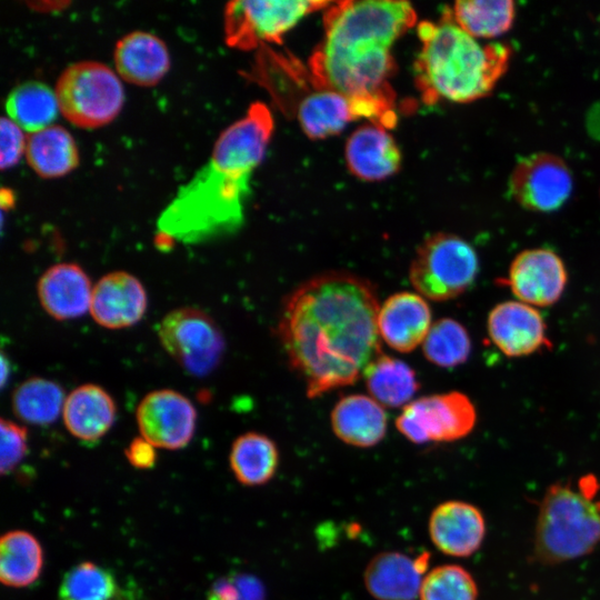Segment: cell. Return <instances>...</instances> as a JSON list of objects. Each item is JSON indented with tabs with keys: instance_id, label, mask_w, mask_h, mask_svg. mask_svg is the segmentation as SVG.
<instances>
[{
	"instance_id": "1",
	"label": "cell",
	"mask_w": 600,
	"mask_h": 600,
	"mask_svg": "<svg viewBox=\"0 0 600 600\" xmlns=\"http://www.w3.org/2000/svg\"><path fill=\"white\" fill-rule=\"evenodd\" d=\"M379 308L376 286L347 271L314 276L284 298L277 336L308 398L353 384L382 353Z\"/></svg>"
},
{
	"instance_id": "2",
	"label": "cell",
	"mask_w": 600,
	"mask_h": 600,
	"mask_svg": "<svg viewBox=\"0 0 600 600\" xmlns=\"http://www.w3.org/2000/svg\"><path fill=\"white\" fill-rule=\"evenodd\" d=\"M262 102L218 137L207 163L177 190L157 220L160 243H204L237 232L244 223L254 170L273 132Z\"/></svg>"
},
{
	"instance_id": "3",
	"label": "cell",
	"mask_w": 600,
	"mask_h": 600,
	"mask_svg": "<svg viewBox=\"0 0 600 600\" xmlns=\"http://www.w3.org/2000/svg\"><path fill=\"white\" fill-rule=\"evenodd\" d=\"M324 10V36L309 62L312 84L396 113L389 84L394 71L391 49L416 24L412 6L406 1H339Z\"/></svg>"
},
{
	"instance_id": "4",
	"label": "cell",
	"mask_w": 600,
	"mask_h": 600,
	"mask_svg": "<svg viewBox=\"0 0 600 600\" xmlns=\"http://www.w3.org/2000/svg\"><path fill=\"white\" fill-rule=\"evenodd\" d=\"M421 42L413 64L422 100L467 103L488 96L507 71L509 46L482 43L462 30L448 9L439 22L418 26Z\"/></svg>"
},
{
	"instance_id": "5",
	"label": "cell",
	"mask_w": 600,
	"mask_h": 600,
	"mask_svg": "<svg viewBox=\"0 0 600 600\" xmlns=\"http://www.w3.org/2000/svg\"><path fill=\"white\" fill-rule=\"evenodd\" d=\"M594 490L554 483L539 506L534 527L533 553L543 564H557L590 553L600 541V501Z\"/></svg>"
},
{
	"instance_id": "6",
	"label": "cell",
	"mask_w": 600,
	"mask_h": 600,
	"mask_svg": "<svg viewBox=\"0 0 600 600\" xmlns=\"http://www.w3.org/2000/svg\"><path fill=\"white\" fill-rule=\"evenodd\" d=\"M54 92L59 111L81 129H97L121 112L126 94L120 77L99 61H78L60 73Z\"/></svg>"
},
{
	"instance_id": "7",
	"label": "cell",
	"mask_w": 600,
	"mask_h": 600,
	"mask_svg": "<svg viewBox=\"0 0 600 600\" xmlns=\"http://www.w3.org/2000/svg\"><path fill=\"white\" fill-rule=\"evenodd\" d=\"M478 272L474 248L459 236L439 232L419 244L410 263L409 280L417 293L441 302L464 293Z\"/></svg>"
},
{
	"instance_id": "8",
	"label": "cell",
	"mask_w": 600,
	"mask_h": 600,
	"mask_svg": "<svg viewBox=\"0 0 600 600\" xmlns=\"http://www.w3.org/2000/svg\"><path fill=\"white\" fill-rule=\"evenodd\" d=\"M158 336L167 353L189 374L204 377L221 362L226 341L218 323L207 312L181 307L168 312Z\"/></svg>"
},
{
	"instance_id": "9",
	"label": "cell",
	"mask_w": 600,
	"mask_h": 600,
	"mask_svg": "<svg viewBox=\"0 0 600 600\" xmlns=\"http://www.w3.org/2000/svg\"><path fill=\"white\" fill-rule=\"evenodd\" d=\"M326 1H231L224 9V34L230 47L250 50L263 42H281L302 18L326 9Z\"/></svg>"
},
{
	"instance_id": "10",
	"label": "cell",
	"mask_w": 600,
	"mask_h": 600,
	"mask_svg": "<svg viewBox=\"0 0 600 600\" xmlns=\"http://www.w3.org/2000/svg\"><path fill=\"white\" fill-rule=\"evenodd\" d=\"M477 422L476 408L459 391L413 399L396 419L397 430L411 443L452 442L467 437Z\"/></svg>"
},
{
	"instance_id": "11",
	"label": "cell",
	"mask_w": 600,
	"mask_h": 600,
	"mask_svg": "<svg viewBox=\"0 0 600 600\" xmlns=\"http://www.w3.org/2000/svg\"><path fill=\"white\" fill-rule=\"evenodd\" d=\"M509 184L514 200L526 209L551 212L570 198L573 178L561 158L540 152L517 163Z\"/></svg>"
},
{
	"instance_id": "12",
	"label": "cell",
	"mask_w": 600,
	"mask_h": 600,
	"mask_svg": "<svg viewBox=\"0 0 600 600\" xmlns=\"http://www.w3.org/2000/svg\"><path fill=\"white\" fill-rule=\"evenodd\" d=\"M136 418L142 438L157 448L177 450L192 439L197 411L182 393L161 389L144 396Z\"/></svg>"
},
{
	"instance_id": "13",
	"label": "cell",
	"mask_w": 600,
	"mask_h": 600,
	"mask_svg": "<svg viewBox=\"0 0 600 600\" xmlns=\"http://www.w3.org/2000/svg\"><path fill=\"white\" fill-rule=\"evenodd\" d=\"M568 272L562 259L547 248L527 249L512 260L508 272V286L521 302L537 307H550L562 296Z\"/></svg>"
},
{
	"instance_id": "14",
	"label": "cell",
	"mask_w": 600,
	"mask_h": 600,
	"mask_svg": "<svg viewBox=\"0 0 600 600\" xmlns=\"http://www.w3.org/2000/svg\"><path fill=\"white\" fill-rule=\"evenodd\" d=\"M487 331L493 344L511 358L526 357L550 346L542 314L519 300L496 304L488 314Z\"/></svg>"
},
{
	"instance_id": "15",
	"label": "cell",
	"mask_w": 600,
	"mask_h": 600,
	"mask_svg": "<svg viewBox=\"0 0 600 600\" xmlns=\"http://www.w3.org/2000/svg\"><path fill=\"white\" fill-rule=\"evenodd\" d=\"M430 554L410 556L382 551L373 556L363 571V583L376 600H417Z\"/></svg>"
},
{
	"instance_id": "16",
	"label": "cell",
	"mask_w": 600,
	"mask_h": 600,
	"mask_svg": "<svg viewBox=\"0 0 600 600\" xmlns=\"http://www.w3.org/2000/svg\"><path fill=\"white\" fill-rule=\"evenodd\" d=\"M147 306V291L141 281L129 272L113 271L93 286L89 311L99 326L122 329L139 322Z\"/></svg>"
},
{
	"instance_id": "17",
	"label": "cell",
	"mask_w": 600,
	"mask_h": 600,
	"mask_svg": "<svg viewBox=\"0 0 600 600\" xmlns=\"http://www.w3.org/2000/svg\"><path fill=\"white\" fill-rule=\"evenodd\" d=\"M428 532L433 546L442 553L463 558L473 554L486 536L482 512L473 504L448 500L430 513Z\"/></svg>"
},
{
	"instance_id": "18",
	"label": "cell",
	"mask_w": 600,
	"mask_h": 600,
	"mask_svg": "<svg viewBox=\"0 0 600 600\" xmlns=\"http://www.w3.org/2000/svg\"><path fill=\"white\" fill-rule=\"evenodd\" d=\"M432 323L431 308L417 292L400 291L389 296L378 312L381 340L401 353L422 344Z\"/></svg>"
},
{
	"instance_id": "19",
	"label": "cell",
	"mask_w": 600,
	"mask_h": 600,
	"mask_svg": "<svg viewBox=\"0 0 600 600\" xmlns=\"http://www.w3.org/2000/svg\"><path fill=\"white\" fill-rule=\"evenodd\" d=\"M346 163L349 171L364 181H381L400 168L401 151L388 128L370 122L356 129L347 140Z\"/></svg>"
},
{
	"instance_id": "20",
	"label": "cell",
	"mask_w": 600,
	"mask_h": 600,
	"mask_svg": "<svg viewBox=\"0 0 600 600\" xmlns=\"http://www.w3.org/2000/svg\"><path fill=\"white\" fill-rule=\"evenodd\" d=\"M91 281L77 263L61 262L48 268L37 283L43 310L56 320H70L90 309Z\"/></svg>"
},
{
	"instance_id": "21",
	"label": "cell",
	"mask_w": 600,
	"mask_h": 600,
	"mask_svg": "<svg viewBox=\"0 0 600 600\" xmlns=\"http://www.w3.org/2000/svg\"><path fill=\"white\" fill-rule=\"evenodd\" d=\"M113 61L118 76L138 87L158 84L170 70L166 42L148 31H132L118 40Z\"/></svg>"
},
{
	"instance_id": "22",
	"label": "cell",
	"mask_w": 600,
	"mask_h": 600,
	"mask_svg": "<svg viewBox=\"0 0 600 600\" xmlns=\"http://www.w3.org/2000/svg\"><path fill=\"white\" fill-rule=\"evenodd\" d=\"M336 437L356 448H371L386 437L388 417L379 402L369 394L352 393L341 397L330 413Z\"/></svg>"
},
{
	"instance_id": "23",
	"label": "cell",
	"mask_w": 600,
	"mask_h": 600,
	"mask_svg": "<svg viewBox=\"0 0 600 600\" xmlns=\"http://www.w3.org/2000/svg\"><path fill=\"white\" fill-rule=\"evenodd\" d=\"M116 412L112 397L102 387L86 383L66 397L62 419L74 438L90 442L102 438L111 429Z\"/></svg>"
},
{
	"instance_id": "24",
	"label": "cell",
	"mask_w": 600,
	"mask_h": 600,
	"mask_svg": "<svg viewBox=\"0 0 600 600\" xmlns=\"http://www.w3.org/2000/svg\"><path fill=\"white\" fill-rule=\"evenodd\" d=\"M297 120L306 136L324 139L340 133L358 119L353 101L331 89L316 88L297 106Z\"/></svg>"
},
{
	"instance_id": "25",
	"label": "cell",
	"mask_w": 600,
	"mask_h": 600,
	"mask_svg": "<svg viewBox=\"0 0 600 600\" xmlns=\"http://www.w3.org/2000/svg\"><path fill=\"white\" fill-rule=\"evenodd\" d=\"M26 159L29 167L43 179L64 177L79 164V151L71 133L52 124L27 134Z\"/></svg>"
},
{
	"instance_id": "26",
	"label": "cell",
	"mask_w": 600,
	"mask_h": 600,
	"mask_svg": "<svg viewBox=\"0 0 600 600\" xmlns=\"http://www.w3.org/2000/svg\"><path fill=\"white\" fill-rule=\"evenodd\" d=\"M371 398L384 408H403L420 388L416 371L403 360L381 353L362 374Z\"/></svg>"
},
{
	"instance_id": "27",
	"label": "cell",
	"mask_w": 600,
	"mask_h": 600,
	"mask_svg": "<svg viewBox=\"0 0 600 600\" xmlns=\"http://www.w3.org/2000/svg\"><path fill=\"white\" fill-rule=\"evenodd\" d=\"M280 452L268 436L249 431L240 434L231 444L230 469L236 479L246 487L268 483L277 473Z\"/></svg>"
},
{
	"instance_id": "28",
	"label": "cell",
	"mask_w": 600,
	"mask_h": 600,
	"mask_svg": "<svg viewBox=\"0 0 600 600\" xmlns=\"http://www.w3.org/2000/svg\"><path fill=\"white\" fill-rule=\"evenodd\" d=\"M43 567V551L28 531L6 532L0 540V580L7 587L23 588L33 583Z\"/></svg>"
},
{
	"instance_id": "29",
	"label": "cell",
	"mask_w": 600,
	"mask_h": 600,
	"mask_svg": "<svg viewBox=\"0 0 600 600\" xmlns=\"http://www.w3.org/2000/svg\"><path fill=\"white\" fill-rule=\"evenodd\" d=\"M6 111L8 118L29 133L52 126L60 112L54 90L40 81L14 87L7 97Z\"/></svg>"
},
{
	"instance_id": "30",
	"label": "cell",
	"mask_w": 600,
	"mask_h": 600,
	"mask_svg": "<svg viewBox=\"0 0 600 600\" xmlns=\"http://www.w3.org/2000/svg\"><path fill=\"white\" fill-rule=\"evenodd\" d=\"M448 11L462 30L478 40L502 36L516 17V6L510 0L457 1Z\"/></svg>"
},
{
	"instance_id": "31",
	"label": "cell",
	"mask_w": 600,
	"mask_h": 600,
	"mask_svg": "<svg viewBox=\"0 0 600 600\" xmlns=\"http://www.w3.org/2000/svg\"><path fill=\"white\" fill-rule=\"evenodd\" d=\"M66 396L56 381L32 377L19 384L11 398L12 411L21 421L47 426L62 412Z\"/></svg>"
},
{
	"instance_id": "32",
	"label": "cell",
	"mask_w": 600,
	"mask_h": 600,
	"mask_svg": "<svg viewBox=\"0 0 600 600\" xmlns=\"http://www.w3.org/2000/svg\"><path fill=\"white\" fill-rule=\"evenodd\" d=\"M58 600H124V593L111 571L84 561L64 574Z\"/></svg>"
},
{
	"instance_id": "33",
	"label": "cell",
	"mask_w": 600,
	"mask_h": 600,
	"mask_svg": "<svg viewBox=\"0 0 600 600\" xmlns=\"http://www.w3.org/2000/svg\"><path fill=\"white\" fill-rule=\"evenodd\" d=\"M426 359L441 368L464 363L471 352V339L462 323L452 318L434 321L423 341Z\"/></svg>"
},
{
	"instance_id": "34",
	"label": "cell",
	"mask_w": 600,
	"mask_h": 600,
	"mask_svg": "<svg viewBox=\"0 0 600 600\" xmlns=\"http://www.w3.org/2000/svg\"><path fill=\"white\" fill-rule=\"evenodd\" d=\"M478 588L472 574L454 563L429 570L422 581L419 600H477Z\"/></svg>"
},
{
	"instance_id": "35",
	"label": "cell",
	"mask_w": 600,
	"mask_h": 600,
	"mask_svg": "<svg viewBox=\"0 0 600 600\" xmlns=\"http://www.w3.org/2000/svg\"><path fill=\"white\" fill-rule=\"evenodd\" d=\"M207 600H266L261 581L251 574L229 573L213 582Z\"/></svg>"
},
{
	"instance_id": "36",
	"label": "cell",
	"mask_w": 600,
	"mask_h": 600,
	"mask_svg": "<svg viewBox=\"0 0 600 600\" xmlns=\"http://www.w3.org/2000/svg\"><path fill=\"white\" fill-rule=\"evenodd\" d=\"M0 472L9 474L21 462L28 451V430L11 420L1 418Z\"/></svg>"
},
{
	"instance_id": "37",
	"label": "cell",
	"mask_w": 600,
	"mask_h": 600,
	"mask_svg": "<svg viewBox=\"0 0 600 600\" xmlns=\"http://www.w3.org/2000/svg\"><path fill=\"white\" fill-rule=\"evenodd\" d=\"M0 131V168L4 171L14 167L26 153L27 134L17 123L4 116L1 118Z\"/></svg>"
},
{
	"instance_id": "38",
	"label": "cell",
	"mask_w": 600,
	"mask_h": 600,
	"mask_svg": "<svg viewBox=\"0 0 600 600\" xmlns=\"http://www.w3.org/2000/svg\"><path fill=\"white\" fill-rule=\"evenodd\" d=\"M127 460L137 469H150L157 460L156 447L142 437L134 438L124 450Z\"/></svg>"
},
{
	"instance_id": "39",
	"label": "cell",
	"mask_w": 600,
	"mask_h": 600,
	"mask_svg": "<svg viewBox=\"0 0 600 600\" xmlns=\"http://www.w3.org/2000/svg\"><path fill=\"white\" fill-rule=\"evenodd\" d=\"M9 376H10V363L6 359V354L2 352L1 354V387L2 388L7 383Z\"/></svg>"
}]
</instances>
